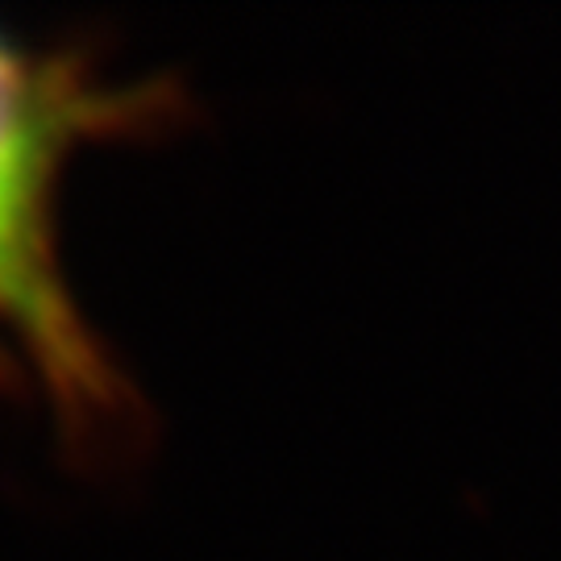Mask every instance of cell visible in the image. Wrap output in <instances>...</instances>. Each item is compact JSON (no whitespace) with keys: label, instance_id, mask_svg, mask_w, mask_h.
Here are the masks:
<instances>
[{"label":"cell","instance_id":"obj_1","mask_svg":"<svg viewBox=\"0 0 561 561\" xmlns=\"http://www.w3.org/2000/svg\"><path fill=\"white\" fill-rule=\"evenodd\" d=\"M171 80L113 83L80 50L0 34V387L34 382L62 437L101 449L138 428V396L88 324L59 259V180L88 141L171 129Z\"/></svg>","mask_w":561,"mask_h":561}]
</instances>
